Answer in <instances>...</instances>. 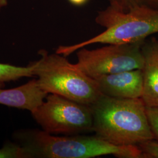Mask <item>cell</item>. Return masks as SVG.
Here are the masks:
<instances>
[{
	"label": "cell",
	"mask_w": 158,
	"mask_h": 158,
	"mask_svg": "<svg viewBox=\"0 0 158 158\" xmlns=\"http://www.w3.org/2000/svg\"><path fill=\"white\" fill-rule=\"evenodd\" d=\"M91 107L93 131L106 141L119 146H137L155 139L141 98L102 94Z\"/></svg>",
	"instance_id": "obj_1"
},
{
	"label": "cell",
	"mask_w": 158,
	"mask_h": 158,
	"mask_svg": "<svg viewBox=\"0 0 158 158\" xmlns=\"http://www.w3.org/2000/svg\"><path fill=\"white\" fill-rule=\"evenodd\" d=\"M15 141L30 158H91L111 155L119 158H144L138 146H119L94 135L58 136L44 130L27 129L14 133Z\"/></svg>",
	"instance_id": "obj_2"
},
{
	"label": "cell",
	"mask_w": 158,
	"mask_h": 158,
	"mask_svg": "<svg viewBox=\"0 0 158 158\" xmlns=\"http://www.w3.org/2000/svg\"><path fill=\"white\" fill-rule=\"evenodd\" d=\"M96 22L106 30L79 44L60 46L57 49V53L68 56L93 44H125L145 41L148 36L158 33V9L138 6L123 12L109 6L98 12Z\"/></svg>",
	"instance_id": "obj_3"
},
{
	"label": "cell",
	"mask_w": 158,
	"mask_h": 158,
	"mask_svg": "<svg viewBox=\"0 0 158 158\" xmlns=\"http://www.w3.org/2000/svg\"><path fill=\"white\" fill-rule=\"evenodd\" d=\"M40 58L30 63L34 76L37 77L40 88L48 94H55L68 99L93 105L102 95L95 80L69 62L66 56L57 53L49 54L40 50Z\"/></svg>",
	"instance_id": "obj_4"
},
{
	"label": "cell",
	"mask_w": 158,
	"mask_h": 158,
	"mask_svg": "<svg viewBox=\"0 0 158 158\" xmlns=\"http://www.w3.org/2000/svg\"><path fill=\"white\" fill-rule=\"evenodd\" d=\"M45 100L31 112L42 130L52 135H64L93 132L90 106L55 94H48Z\"/></svg>",
	"instance_id": "obj_5"
},
{
	"label": "cell",
	"mask_w": 158,
	"mask_h": 158,
	"mask_svg": "<svg viewBox=\"0 0 158 158\" xmlns=\"http://www.w3.org/2000/svg\"><path fill=\"white\" fill-rule=\"evenodd\" d=\"M145 41L108 44L93 50L81 48L77 52V63L75 66L93 79L106 74L142 69L144 56L142 47Z\"/></svg>",
	"instance_id": "obj_6"
},
{
	"label": "cell",
	"mask_w": 158,
	"mask_h": 158,
	"mask_svg": "<svg viewBox=\"0 0 158 158\" xmlns=\"http://www.w3.org/2000/svg\"><path fill=\"white\" fill-rule=\"evenodd\" d=\"M94 80L102 95L119 98H141L143 92L142 69L106 74Z\"/></svg>",
	"instance_id": "obj_7"
},
{
	"label": "cell",
	"mask_w": 158,
	"mask_h": 158,
	"mask_svg": "<svg viewBox=\"0 0 158 158\" xmlns=\"http://www.w3.org/2000/svg\"><path fill=\"white\" fill-rule=\"evenodd\" d=\"M0 81V104L11 107L34 111L44 102L48 93L38 85L36 79L13 89H4Z\"/></svg>",
	"instance_id": "obj_8"
},
{
	"label": "cell",
	"mask_w": 158,
	"mask_h": 158,
	"mask_svg": "<svg viewBox=\"0 0 158 158\" xmlns=\"http://www.w3.org/2000/svg\"><path fill=\"white\" fill-rule=\"evenodd\" d=\"M142 49L144 56L142 100L147 107H158V40H145Z\"/></svg>",
	"instance_id": "obj_9"
},
{
	"label": "cell",
	"mask_w": 158,
	"mask_h": 158,
	"mask_svg": "<svg viewBox=\"0 0 158 158\" xmlns=\"http://www.w3.org/2000/svg\"><path fill=\"white\" fill-rule=\"evenodd\" d=\"M32 77L33 68L29 64L27 67H21L0 63V81H15L23 77Z\"/></svg>",
	"instance_id": "obj_10"
},
{
	"label": "cell",
	"mask_w": 158,
	"mask_h": 158,
	"mask_svg": "<svg viewBox=\"0 0 158 158\" xmlns=\"http://www.w3.org/2000/svg\"><path fill=\"white\" fill-rule=\"evenodd\" d=\"M110 6L121 11H128L138 6H147L158 9V0H108Z\"/></svg>",
	"instance_id": "obj_11"
},
{
	"label": "cell",
	"mask_w": 158,
	"mask_h": 158,
	"mask_svg": "<svg viewBox=\"0 0 158 158\" xmlns=\"http://www.w3.org/2000/svg\"><path fill=\"white\" fill-rule=\"evenodd\" d=\"M0 158H30L25 148L17 142L8 141L0 149Z\"/></svg>",
	"instance_id": "obj_12"
},
{
	"label": "cell",
	"mask_w": 158,
	"mask_h": 158,
	"mask_svg": "<svg viewBox=\"0 0 158 158\" xmlns=\"http://www.w3.org/2000/svg\"><path fill=\"white\" fill-rule=\"evenodd\" d=\"M138 147L141 151L144 158H158V141L153 139L143 142Z\"/></svg>",
	"instance_id": "obj_13"
},
{
	"label": "cell",
	"mask_w": 158,
	"mask_h": 158,
	"mask_svg": "<svg viewBox=\"0 0 158 158\" xmlns=\"http://www.w3.org/2000/svg\"><path fill=\"white\" fill-rule=\"evenodd\" d=\"M147 116L155 139L158 141V107H147Z\"/></svg>",
	"instance_id": "obj_14"
},
{
	"label": "cell",
	"mask_w": 158,
	"mask_h": 158,
	"mask_svg": "<svg viewBox=\"0 0 158 158\" xmlns=\"http://www.w3.org/2000/svg\"><path fill=\"white\" fill-rule=\"evenodd\" d=\"M88 0H69V1L74 6H82L87 2Z\"/></svg>",
	"instance_id": "obj_15"
},
{
	"label": "cell",
	"mask_w": 158,
	"mask_h": 158,
	"mask_svg": "<svg viewBox=\"0 0 158 158\" xmlns=\"http://www.w3.org/2000/svg\"><path fill=\"white\" fill-rule=\"evenodd\" d=\"M8 4V0H0V10L7 6Z\"/></svg>",
	"instance_id": "obj_16"
}]
</instances>
